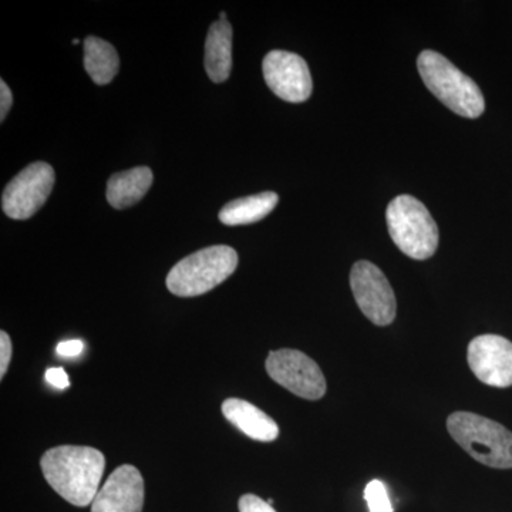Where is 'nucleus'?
<instances>
[{"label": "nucleus", "instance_id": "1", "mask_svg": "<svg viewBox=\"0 0 512 512\" xmlns=\"http://www.w3.org/2000/svg\"><path fill=\"white\" fill-rule=\"evenodd\" d=\"M40 467L47 483L67 503L87 507L99 493L106 458L96 448L60 446L43 454Z\"/></svg>", "mask_w": 512, "mask_h": 512}, {"label": "nucleus", "instance_id": "2", "mask_svg": "<svg viewBox=\"0 0 512 512\" xmlns=\"http://www.w3.org/2000/svg\"><path fill=\"white\" fill-rule=\"evenodd\" d=\"M417 67L427 89L458 116L477 119L484 113L485 101L480 87L446 57L424 50Z\"/></svg>", "mask_w": 512, "mask_h": 512}, {"label": "nucleus", "instance_id": "3", "mask_svg": "<svg viewBox=\"0 0 512 512\" xmlns=\"http://www.w3.org/2000/svg\"><path fill=\"white\" fill-rule=\"evenodd\" d=\"M454 441L474 460L491 468H512V433L503 424L468 412H456L447 419Z\"/></svg>", "mask_w": 512, "mask_h": 512}, {"label": "nucleus", "instance_id": "4", "mask_svg": "<svg viewBox=\"0 0 512 512\" xmlns=\"http://www.w3.org/2000/svg\"><path fill=\"white\" fill-rule=\"evenodd\" d=\"M386 220L390 237L404 255L424 261L436 254L439 228L423 202L399 195L387 207Z\"/></svg>", "mask_w": 512, "mask_h": 512}, {"label": "nucleus", "instance_id": "5", "mask_svg": "<svg viewBox=\"0 0 512 512\" xmlns=\"http://www.w3.org/2000/svg\"><path fill=\"white\" fill-rule=\"evenodd\" d=\"M238 254L227 245L201 249L185 256L167 276V288L181 298L204 295L234 274Z\"/></svg>", "mask_w": 512, "mask_h": 512}, {"label": "nucleus", "instance_id": "6", "mask_svg": "<svg viewBox=\"0 0 512 512\" xmlns=\"http://www.w3.org/2000/svg\"><path fill=\"white\" fill-rule=\"evenodd\" d=\"M269 377L289 392L306 400H319L325 396L326 379L315 360L295 349H279L266 359Z\"/></svg>", "mask_w": 512, "mask_h": 512}, {"label": "nucleus", "instance_id": "7", "mask_svg": "<svg viewBox=\"0 0 512 512\" xmlns=\"http://www.w3.org/2000/svg\"><path fill=\"white\" fill-rule=\"evenodd\" d=\"M55 170L47 163H33L20 171L3 191V212L12 220H29L52 194Z\"/></svg>", "mask_w": 512, "mask_h": 512}, {"label": "nucleus", "instance_id": "8", "mask_svg": "<svg viewBox=\"0 0 512 512\" xmlns=\"http://www.w3.org/2000/svg\"><path fill=\"white\" fill-rule=\"evenodd\" d=\"M350 286L357 306L376 326H387L396 319V296L386 275L375 264L359 261L350 272Z\"/></svg>", "mask_w": 512, "mask_h": 512}, {"label": "nucleus", "instance_id": "9", "mask_svg": "<svg viewBox=\"0 0 512 512\" xmlns=\"http://www.w3.org/2000/svg\"><path fill=\"white\" fill-rule=\"evenodd\" d=\"M265 82L279 99L302 103L311 97L313 83L308 63L285 50H272L262 63Z\"/></svg>", "mask_w": 512, "mask_h": 512}, {"label": "nucleus", "instance_id": "10", "mask_svg": "<svg viewBox=\"0 0 512 512\" xmlns=\"http://www.w3.org/2000/svg\"><path fill=\"white\" fill-rule=\"evenodd\" d=\"M468 366L480 382L488 386H512V343L498 335H481L471 340Z\"/></svg>", "mask_w": 512, "mask_h": 512}, {"label": "nucleus", "instance_id": "11", "mask_svg": "<svg viewBox=\"0 0 512 512\" xmlns=\"http://www.w3.org/2000/svg\"><path fill=\"white\" fill-rule=\"evenodd\" d=\"M144 505V480L140 471L124 464L100 488L92 512H141Z\"/></svg>", "mask_w": 512, "mask_h": 512}, {"label": "nucleus", "instance_id": "12", "mask_svg": "<svg viewBox=\"0 0 512 512\" xmlns=\"http://www.w3.org/2000/svg\"><path fill=\"white\" fill-rule=\"evenodd\" d=\"M222 413L229 423L234 424L249 439L264 443L278 439V424L254 404L241 399H227L222 403Z\"/></svg>", "mask_w": 512, "mask_h": 512}, {"label": "nucleus", "instance_id": "13", "mask_svg": "<svg viewBox=\"0 0 512 512\" xmlns=\"http://www.w3.org/2000/svg\"><path fill=\"white\" fill-rule=\"evenodd\" d=\"M205 70L214 83H224L232 69V26L228 20L212 23L205 42Z\"/></svg>", "mask_w": 512, "mask_h": 512}, {"label": "nucleus", "instance_id": "14", "mask_svg": "<svg viewBox=\"0 0 512 512\" xmlns=\"http://www.w3.org/2000/svg\"><path fill=\"white\" fill-rule=\"evenodd\" d=\"M153 171L148 167H136L111 175L107 183V200L116 210H124L143 200L153 184Z\"/></svg>", "mask_w": 512, "mask_h": 512}, {"label": "nucleus", "instance_id": "15", "mask_svg": "<svg viewBox=\"0 0 512 512\" xmlns=\"http://www.w3.org/2000/svg\"><path fill=\"white\" fill-rule=\"evenodd\" d=\"M279 197L275 192H261L228 202L220 211V221L229 227L249 225L264 220L278 204Z\"/></svg>", "mask_w": 512, "mask_h": 512}, {"label": "nucleus", "instance_id": "16", "mask_svg": "<svg viewBox=\"0 0 512 512\" xmlns=\"http://www.w3.org/2000/svg\"><path fill=\"white\" fill-rule=\"evenodd\" d=\"M84 69L93 82L104 86L116 77L120 69V59L116 49L100 37L90 36L84 40Z\"/></svg>", "mask_w": 512, "mask_h": 512}, {"label": "nucleus", "instance_id": "17", "mask_svg": "<svg viewBox=\"0 0 512 512\" xmlns=\"http://www.w3.org/2000/svg\"><path fill=\"white\" fill-rule=\"evenodd\" d=\"M365 500L370 512H393L392 501L382 481L373 480L367 484Z\"/></svg>", "mask_w": 512, "mask_h": 512}, {"label": "nucleus", "instance_id": "18", "mask_svg": "<svg viewBox=\"0 0 512 512\" xmlns=\"http://www.w3.org/2000/svg\"><path fill=\"white\" fill-rule=\"evenodd\" d=\"M239 512H276L271 504L254 494H245L239 498Z\"/></svg>", "mask_w": 512, "mask_h": 512}, {"label": "nucleus", "instance_id": "19", "mask_svg": "<svg viewBox=\"0 0 512 512\" xmlns=\"http://www.w3.org/2000/svg\"><path fill=\"white\" fill-rule=\"evenodd\" d=\"M10 359H12V342H10L8 333L2 330L0 332V377L2 379L8 372Z\"/></svg>", "mask_w": 512, "mask_h": 512}, {"label": "nucleus", "instance_id": "20", "mask_svg": "<svg viewBox=\"0 0 512 512\" xmlns=\"http://www.w3.org/2000/svg\"><path fill=\"white\" fill-rule=\"evenodd\" d=\"M46 380L47 383L52 384L56 389L63 390L70 386L69 376H67L62 367H53V369L47 370Z\"/></svg>", "mask_w": 512, "mask_h": 512}, {"label": "nucleus", "instance_id": "21", "mask_svg": "<svg viewBox=\"0 0 512 512\" xmlns=\"http://www.w3.org/2000/svg\"><path fill=\"white\" fill-rule=\"evenodd\" d=\"M83 350L84 343L79 339L66 340V342L59 343V346H57V353L63 357L79 356Z\"/></svg>", "mask_w": 512, "mask_h": 512}, {"label": "nucleus", "instance_id": "22", "mask_svg": "<svg viewBox=\"0 0 512 512\" xmlns=\"http://www.w3.org/2000/svg\"><path fill=\"white\" fill-rule=\"evenodd\" d=\"M12 103V92H10L8 84L2 80V82H0V120L5 121L10 107H12Z\"/></svg>", "mask_w": 512, "mask_h": 512}, {"label": "nucleus", "instance_id": "23", "mask_svg": "<svg viewBox=\"0 0 512 512\" xmlns=\"http://www.w3.org/2000/svg\"><path fill=\"white\" fill-rule=\"evenodd\" d=\"M220 18H221L220 20H227V13L221 12L220 13Z\"/></svg>", "mask_w": 512, "mask_h": 512}]
</instances>
